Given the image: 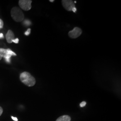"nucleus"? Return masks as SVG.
<instances>
[{
  "mask_svg": "<svg viewBox=\"0 0 121 121\" xmlns=\"http://www.w3.org/2000/svg\"><path fill=\"white\" fill-rule=\"evenodd\" d=\"M20 79L22 83L28 86H34L36 82L35 78L27 72H24L21 73Z\"/></svg>",
  "mask_w": 121,
  "mask_h": 121,
  "instance_id": "f257e3e1",
  "label": "nucleus"
},
{
  "mask_svg": "<svg viewBox=\"0 0 121 121\" xmlns=\"http://www.w3.org/2000/svg\"><path fill=\"white\" fill-rule=\"evenodd\" d=\"M11 15L13 19L17 22H22L24 18V15L22 10L17 7L11 9Z\"/></svg>",
  "mask_w": 121,
  "mask_h": 121,
  "instance_id": "f03ea898",
  "label": "nucleus"
},
{
  "mask_svg": "<svg viewBox=\"0 0 121 121\" xmlns=\"http://www.w3.org/2000/svg\"><path fill=\"white\" fill-rule=\"evenodd\" d=\"M31 0H20L18 1V4L20 7L24 10L28 11L30 10L31 8Z\"/></svg>",
  "mask_w": 121,
  "mask_h": 121,
  "instance_id": "7ed1b4c3",
  "label": "nucleus"
},
{
  "mask_svg": "<svg viewBox=\"0 0 121 121\" xmlns=\"http://www.w3.org/2000/svg\"><path fill=\"white\" fill-rule=\"evenodd\" d=\"M82 33V30L78 27H75L72 30L69 31L68 35L69 37L73 39H76L81 35Z\"/></svg>",
  "mask_w": 121,
  "mask_h": 121,
  "instance_id": "20e7f679",
  "label": "nucleus"
},
{
  "mask_svg": "<svg viewBox=\"0 0 121 121\" xmlns=\"http://www.w3.org/2000/svg\"><path fill=\"white\" fill-rule=\"evenodd\" d=\"M62 4L64 8L69 11H71L72 9L75 7L74 2L71 0H63Z\"/></svg>",
  "mask_w": 121,
  "mask_h": 121,
  "instance_id": "39448f33",
  "label": "nucleus"
},
{
  "mask_svg": "<svg viewBox=\"0 0 121 121\" xmlns=\"http://www.w3.org/2000/svg\"><path fill=\"white\" fill-rule=\"evenodd\" d=\"M6 39L9 43H12V40L14 39V35L12 30H9L6 34Z\"/></svg>",
  "mask_w": 121,
  "mask_h": 121,
  "instance_id": "423d86ee",
  "label": "nucleus"
},
{
  "mask_svg": "<svg viewBox=\"0 0 121 121\" xmlns=\"http://www.w3.org/2000/svg\"><path fill=\"white\" fill-rule=\"evenodd\" d=\"M0 55L2 57H4L5 59L10 58L11 56L8 53L7 49L3 48H0Z\"/></svg>",
  "mask_w": 121,
  "mask_h": 121,
  "instance_id": "0eeeda50",
  "label": "nucleus"
},
{
  "mask_svg": "<svg viewBox=\"0 0 121 121\" xmlns=\"http://www.w3.org/2000/svg\"><path fill=\"white\" fill-rule=\"evenodd\" d=\"M71 118L68 115H63L59 117L56 121H70Z\"/></svg>",
  "mask_w": 121,
  "mask_h": 121,
  "instance_id": "6e6552de",
  "label": "nucleus"
},
{
  "mask_svg": "<svg viewBox=\"0 0 121 121\" xmlns=\"http://www.w3.org/2000/svg\"><path fill=\"white\" fill-rule=\"evenodd\" d=\"M7 52H8V53L9 54V55L10 56H16V54L15 53H14V52H13L12 50H11L10 49L8 48L7 49Z\"/></svg>",
  "mask_w": 121,
  "mask_h": 121,
  "instance_id": "1a4fd4ad",
  "label": "nucleus"
},
{
  "mask_svg": "<svg viewBox=\"0 0 121 121\" xmlns=\"http://www.w3.org/2000/svg\"><path fill=\"white\" fill-rule=\"evenodd\" d=\"M23 24L26 26H29L31 24V22H30V21L26 19L25 20L24 22H23Z\"/></svg>",
  "mask_w": 121,
  "mask_h": 121,
  "instance_id": "9d476101",
  "label": "nucleus"
},
{
  "mask_svg": "<svg viewBox=\"0 0 121 121\" xmlns=\"http://www.w3.org/2000/svg\"><path fill=\"white\" fill-rule=\"evenodd\" d=\"M30 30H30V28H28L27 29V30H26V32H25V35H30Z\"/></svg>",
  "mask_w": 121,
  "mask_h": 121,
  "instance_id": "9b49d317",
  "label": "nucleus"
},
{
  "mask_svg": "<svg viewBox=\"0 0 121 121\" xmlns=\"http://www.w3.org/2000/svg\"><path fill=\"white\" fill-rule=\"evenodd\" d=\"M4 25V22H3L2 20L0 19V29L2 28Z\"/></svg>",
  "mask_w": 121,
  "mask_h": 121,
  "instance_id": "f8f14e48",
  "label": "nucleus"
},
{
  "mask_svg": "<svg viewBox=\"0 0 121 121\" xmlns=\"http://www.w3.org/2000/svg\"><path fill=\"white\" fill-rule=\"evenodd\" d=\"M86 104V102L85 101H82L80 104V106L81 107H83L84 106H85Z\"/></svg>",
  "mask_w": 121,
  "mask_h": 121,
  "instance_id": "ddd939ff",
  "label": "nucleus"
},
{
  "mask_svg": "<svg viewBox=\"0 0 121 121\" xmlns=\"http://www.w3.org/2000/svg\"><path fill=\"white\" fill-rule=\"evenodd\" d=\"M18 42H19V39H18V38L14 39H13V40H12V42H14V43H18Z\"/></svg>",
  "mask_w": 121,
  "mask_h": 121,
  "instance_id": "4468645a",
  "label": "nucleus"
},
{
  "mask_svg": "<svg viewBox=\"0 0 121 121\" xmlns=\"http://www.w3.org/2000/svg\"><path fill=\"white\" fill-rule=\"evenodd\" d=\"M3 112V108H2V107H1L0 106V116L1 115V114H2Z\"/></svg>",
  "mask_w": 121,
  "mask_h": 121,
  "instance_id": "2eb2a0df",
  "label": "nucleus"
},
{
  "mask_svg": "<svg viewBox=\"0 0 121 121\" xmlns=\"http://www.w3.org/2000/svg\"><path fill=\"white\" fill-rule=\"evenodd\" d=\"M11 117H12V119H13V120H14V121H17V118H16V117H13V116H12Z\"/></svg>",
  "mask_w": 121,
  "mask_h": 121,
  "instance_id": "dca6fc26",
  "label": "nucleus"
},
{
  "mask_svg": "<svg viewBox=\"0 0 121 121\" xmlns=\"http://www.w3.org/2000/svg\"><path fill=\"white\" fill-rule=\"evenodd\" d=\"M72 11L74 13H75L76 12V11H77V9L76 8V7H74V8H73V9H72Z\"/></svg>",
  "mask_w": 121,
  "mask_h": 121,
  "instance_id": "f3484780",
  "label": "nucleus"
},
{
  "mask_svg": "<svg viewBox=\"0 0 121 121\" xmlns=\"http://www.w3.org/2000/svg\"><path fill=\"white\" fill-rule=\"evenodd\" d=\"M4 38V35L2 33H0V39H2Z\"/></svg>",
  "mask_w": 121,
  "mask_h": 121,
  "instance_id": "a211bd4d",
  "label": "nucleus"
},
{
  "mask_svg": "<svg viewBox=\"0 0 121 121\" xmlns=\"http://www.w3.org/2000/svg\"><path fill=\"white\" fill-rule=\"evenodd\" d=\"M5 60H6V61L7 62H9H9H10V58L5 59Z\"/></svg>",
  "mask_w": 121,
  "mask_h": 121,
  "instance_id": "6ab92c4d",
  "label": "nucleus"
},
{
  "mask_svg": "<svg viewBox=\"0 0 121 121\" xmlns=\"http://www.w3.org/2000/svg\"><path fill=\"white\" fill-rule=\"evenodd\" d=\"M49 1H50V2H53L54 1V0H50Z\"/></svg>",
  "mask_w": 121,
  "mask_h": 121,
  "instance_id": "aec40b11",
  "label": "nucleus"
},
{
  "mask_svg": "<svg viewBox=\"0 0 121 121\" xmlns=\"http://www.w3.org/2000/svg\"><path fill=\"white\" fill-rule=\"evenodd\" d=\"M2 56H1L0 55V60L2 59Z\"/></svg>",
  "mask_w": 121,
  "mask_h": 121,
  "instance_id": "412c9836",
  "label": "nucleus"
},
{
  "mask_svg": "<svg viewBox=\"0 0 121 121\" xmlns=\"http://www.w3.org/2000/svg\"><path fill=\"white\" fill-rule=\"evenodd\" d=\"M74 3H76V1H74Z\"/></svg>",
  "mask_w": 121,
  "mask_h": 121,
  "instance_id": "4be33fe9",
  "label": "nucleus"
}]
</instances>
